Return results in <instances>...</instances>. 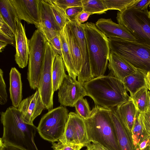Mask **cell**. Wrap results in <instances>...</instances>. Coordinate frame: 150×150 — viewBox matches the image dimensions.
I'll return each instance as SVG.
<instances>
[{"label":"cell","mask_w":150,"mask_h":150,"mask_svg":"<svg viewBox=\"0 0 150 150\" xmlns=\"http://www.w3.org/2000/svg\"><path fill=\"white\" fill-rule=\"evenodd\" d=\"M88 50L90 63L93 78L104 76L110 52L108 38L95 24H83Z\"/></svg>","instance_id":"277c9868"},{"label":"cell","mask_w":150,"mask_h":150,"mask_svg":"<svg viewBox=\"0 0 150 150\" xmlns=\"http://www.w3.org/2000/svg\"><path fill=\"white\" fill-rule=\"evenodd\" d=\"M115 109L122 121L132 132L137 112V110L132 100L131 99L116 108Z\"/></svg>","instance_id":"44dd1931"},{"label":"cell","mask_w":150,"mask_h":150,"mask_svg":"<svg viewBox=\"0 0 150 150\" xmlns=\"http://www.w3.org/2000/svg\"><path fill=\"white\" fill-rule=\"evenodd\" d=\"M17 108L21 114L24 122L33 125L34 120L40 115L46 108L37 90L31 96L22 100Z\"/></svg>","instance_id":"4fadbf2b"},{"label":"cell","mask_w":150,"mask_h":150,"mask_svg":"<svg viewBox=\"0 0 150 150\" xmlns=\"http://www.w3.org/2000/svg\"><path fill=\"white\" fill-rule=\"evenodd\" d=\"M88 150V149H86V150Z\"/></svg>","instance_id":"f5cc1de1"},{"label":"cell","mask_w":150,"mask_h":150,"mask_svg":"<svg viewBox=\"0 0 150 150\" xmlns=\"http://www.w3.org/2000/svg\"><path fill=\"white\" fill-rule=\"evenodd\" d=\"M138 0H103L108 10H116L122 11L132 6Z\"/></svg>","instance_id":"d6a6232c"},{"label":"cell","mask_w":150,"mask_h":150,"mask_svg":"<svg viewBox=\"0 0 150 150\" xmlns=\"http://www.w3.org/2000/svg\"><path fill=\"white\" fill-rule=\"evenodd\" d=\"M65 66L61 56L57 54L52 66V76L54 92L58 90L65 76Z\"/></svg>","instance_id":"d4e9b609"},{"label":"cell","mask_w":150,"mask_h":150,"mask_svg":"<svg viewBox=\"0 0 150 150\" xmlns=\"http://www.w3.org/2000/svg\"><path fill=\"white\" fill-rule=\"evenodd\" d=\"M55 19L60 29L62 30L70 21L65 11L59 7L54 0H49Z\"/></svg>","instance_id":"1f68e13d"},{"label":"cell","mask_w":150,"mask_h":150,"mask_svg":"<svg viewBox=\"0 0 150 150\" xmlns=\"http://www.w3.org/2000/svg\"><path fill=\"white\" fill-rule=\"evenodd\" d=\"M3 70L0 69V104L4 105L7 101L8 95L6 91V86L3 77Z\"/></svg>","instance_id":"8d00e7d4"},{"label":"cell","mask_w":150,"mask_h":150,"mask_svg":"<svg viewBox=\"0 0 150 150\" xmlns=\"http://www.w3.org/2000/svg\"><path fill=\"white\" fill-rule=\"evenodd\" d=\"M16 53L15 59L18 67L23 68L28 62L29 40L26 37L24 27L18 19L15 32Z\"/></svg>","instance_id":"9a60e30c"},{"label":"cell","mask_w":150,"mask_h":150,"mask_svg":"<svg viewBox=\"0 0 150 150\" xmlns=\"http://www.w3.org/2000/svg\"><path fill=\"white\" fill-rule=\"evenodd\" d=\"M132 132L133 144L137 150L139 143L149 135L145 127L142 114L137 110Z\"/></svg>","instance_id":"484cf974"},{"label":"cell","mask_w":150,"mask_h":150,"mask_svg":"<svg viewBox=\"0 0 150 150\" xmlns=\"http://www.w3.org/2000/svg\"><path fill=\"white\" fill-rule=\"evenodd\" d=\"M62 58L68 75L75 79L78 76L73 61L67 38L66 25L60 32Z\"/></svg>","instance_id":"ffe728a7"},{"label":"cell","mask_w":150,"mask_h":150,"mask_svg":"<svg viewBox=\"0 0 150 150\" xmlns=\"http://www.w3.org/2000/svg\"><path fill=\"white\" fill-rule=\"evenodd\" d=\"M40 23L37 29L48 42L62 30L55 19L49 0H39Z\"/></svg>","instance_id":"7c38bea8"},{"label":"cell","mask_w":150,"mask_h":150,"mask_svg":"<svg viewBox=\"0 0 150 150\" xmlns=\"http://www.w3.org/2000/svg\"><path fill=\"white\" fill-rule=\"evenodd\" d=\"M73 117L77 144H82L84 146L91 143L86 133L84 119L76 112H72Z\"/></svg>","instance_id":"4316f807"},{"label":"cell","mask_w":150,"mask_h":150,"mask_svg":"<svg viewBox=\"0 0 150 150\" xmlns=\"http://www.w3.org/2000/svg\"><path fill=\"white\" fill-rule=\"evenodd\" d=\"M146 87L150 91V71L148 72L145 76Z\"/></svg>","instance_id":"f6af8a7d"},{"label":"cell","mask_w":150,"mask_h":150,"mask_svg":"<svg viewBox=\"0 0 150 150\" xmlns=\"http://www.w3.org/2000/svg\"><path fill=\"white\" fill-rule=\"evenodd\" d=\"M17 13L18 19L38 28L40 23L39 0H10Z\"/></svg>","instance_id":"5bb4252c"},{"label":"cell","mask_w":150,"mask_h":150,"mask_svg":"<svg viewBox=\"0 0 150 150\" xmlns=\"http://www.w3.org/2000/svg\"><path fill=\"white\" fill-rule=\"evenodd\" d=\"M142 114L145 129L147 132L150 135V110H147Z\"/></svg>","instance_id":"b9f144b4"},{"label":"cell","mask_w":150,"mask_h":150,"mask_svg":"<svg viewBox=\"0 0 150 150\" xmlns=\"http://www.w3.org/2000/svg\"><path fill=\"white\" fill-rule=\"evenodd\" d=\"M149 7L150 8V5H149Z\"/></svg>","instance_id":"816d5d0a"},{"label":"cell","mask_w":150,"mask_h":150,"mask_svg":"<svg viewBox=\"0 0 150 150\" xmlns=\"http://www.w3.org/2000/svg\"><path fill=\"white\" fill-rule=\"evenodd\" d=\"M115 108L110 110V112L120 146L122 150H135L132 133L118 116Z\"/></svg>","instance_id":"e0dca14e"},{"label":"cell","mask_w":150,"mask_h":150,"mask_svg":"<svg viewBox=\"0 0 150 150\" xmlns=\"http://www.w3.org/2000/svg\"><path fill=\"white\" fill-rule=\"evenodd\" d=\"M147 108V110H150V91H149L148 94Z\"/></svg>","instance_id":"7dc6e473"},{"label":"cell","mask_w":150,"mask_h":150,"mask_svg":"<svg viewBox=\"0 0 150 150\" xmlns=\"http://www.w3.org/2000/svg\"><path fill=\"white\" fill-rule=\"evenodd\" d=\"M150 4V0H138L132 6L137 10L144 11L148 10V7Z\"/></svg>","instance_id":"ab89813d"},{"label":"cell","mask_w":150,"mask_h":150,"mask_svg":"<svg viewBox=\"0 0 150 150\" xmlns=\"http://www.w3.org/2000/svg\"><path fill=\"white\" fill-rule=\"evenodd\" d=\"M88 139L108 150H122L110 112L96 105L84 120Z\"/></svg>","instance_id":"3957f363"},{"label":"cell","mask_w":150,"mask_h":150,"mask_svg":"<svg viewBox=\"0 0 150 150\" xmlns=\"http://www.w3.org/2000/svg\"><path fill=\"white\" fill-rule=\"evenodd\" d=\"M91 145L95 150H108L96 143H93Z\"/></svg>","instance_id":"bcb514c9"},{"label":"cell","mask_w":150,"mask_h":150,"mask_svg":"<svg viewBox=\"0 0 150 150\" xmlns=\"http://www.w3.org/2000/svg\"><path fill=\"white\" fill-rule=\"evenodd\" d=\"M80 49L82 57L81 70L77 76L78 81L82 83L93 79L90 63L87 41L83 24L74 20L68 23Z\"/></svg>","instance_id":"30bf717a"},{"label":"cell","mask_w":150,"mask_h":150,"mask_svg":"<svg viewBox=\"0 0 150 150\" xmlns=\"http://www.w3.org/2000/svg\"><path fill=\"white\" fill-rule=\"evenodd\" d=\"M9 91L13 106L18 108L22 98V85L21 74L14 67L9 73Z\"/></svg>","instance_id":"d6986e66"},{"label":"cell","mask_w":150,"mask_h":150,"mask_svg":"<svg viewBox=\"0 0 150 150\" xmlns=\"http://www.w3.org/2000/svg\"><path fill=\"white\" fill-rule=\"evenodd\" d=\"M83 10L82 6H74L66 9V14L70 21L75 20L76 16Z\"/></svg>","instance_id":"f35d334b"},{"label":"cell","mask_w":150,"mask_h":150,"mask_svg":"<svg viewBox=\"0 0 150 150\" xmlns=\"http://www.w3.org/2000/svg\"><path fill=\"white\" fill-rule=\"evenodd\" d=\"M7 44V43L0 42V51L1 52H2Z\"/></svg>","instance_id":"c3c4849f"},{"label":"cell","mask_w":150,"mask_h":150,"mask_svg":"<svg viewBox=\"0 0 150 150\" xmlns=\"http://www.w3.org/2000/svg\"><path fill=\"white\" fill-rule=\"evenodd\" d=\"M60 8L65 11L68 8L74 6H82V0H54Z\"/></svg>","instance_id":"d590c367"},{"label":"cell","mask_w":150,"mask_h":150,"mask_svg":"<svg viewBox=\"0 0 150 150\" xmlns=\"http://www.w3.org/2000/svg\"><path fill=\"white\" fill-rule=\"evenodd\" d=\"M149 16L150 17V11H149Z\"/></svg>","instance_id":"f907efd6"},{"label":"cell","mask_w":150,"mask_h":150,"mask_svg":"<svg viewBox=\"0 0 150 150\" xmlns=\"http://www.w3.org/2000/svg\"><path fill=\"white\" fill-rule=\"evenodd\" d=\"M76 113L84 120L88 118L91 115V110L86 99L83 97L78 100L74 105Z\"/></svg>","instance_id":"836d02e7"},{"label":"cell","mask_w":150,"mask_h":150,"mask_svg":"<svg viewBox=\"0 0 150 150\" xmlns=\"http://www.w3.org/2000/svg\"><path fill=\"white\" fill-rule=\"evenodd\" d=\"M91 15V13L83 10L76 16L75 19L79 23H82L87 21Z\"/></svg>","instance_id":"7bdbcfd3"},{"label":"cell","mask_w":150,"mask_h":150,"mask_svg":"<svg viewBox=\"0 0 150 150\" xmlns=\"http://www.w3.org/2000/svg\"><path fill=\"white\" fill-rule=\"evenodd\" d=\"M0 150H26L21 147L6 143L0 139Z\"/></svg>","instance_id":"ee69618b"},{"label":"cell","mask_w":150,"mask_h":150,"mask_svg":"<svg viewBox=\"0 0 150 150\" xmlns=\"http://www.w3.org/2000/svg\"><path fill=\"white\" fill-rule=\"evenodd\" d=\"M1 115L3 133L0 139L3 142L26 150H39L34 139L37 127L24 122L17 108L10 106Z\"/></svg>","instance_id":"7a4b0ae2"},{"label":"cell","mask_w":150,"mask_h":150,"mask_svg":"<svg viewBox=\"0 0 150 150\" xmlns=\"http://www.w3.org/2000/svg\"><path fill=\"white\" fill-rule=\"evenodd\" d=\"M108 67L116 78L123 81L126 76L134 73L136 69L120 56L110 51Z\"/></svg>","instance_id":"ac0fdd59"},{"label":"cell","mask_w":150,"mask_h":150,"mask_svg":"<svg viewBox=\"0 0 150 150\" xmlns=\"http://www.w3.org/2000/svg\"><path fill=\"white\" fill-rule=\"evenodd\" d=\"M0 14L15 33L16 20L18 19L16 11L10 0H0Z\"/></svg>","instance_id":"cb8c5ba5"},{"label":"cell","mask_w":150,"mask_h":150,"mask_svg":"<svg viewBox=\"0 0 150 150\" xmlns=\"http://www.w3.org/2000/svg\"><path fill=\"white\" fill-rule=\"evenodd\" d=\"M69 113L65 107L60 106L44 115L37 127L40 137L52 143L58 142L64 133Z\"/></svg>","instance_id":"52a82bcc"},{"label":"cell","mask_w":150,"mask_h":150,"mask_svg":"<svg viewBox=\"0 0 150 150\" xmlns=\"http://www.w3.org/2000/svg\"><path fill=\"white\" fill-rule=\"evenodd\" d=\"M57 54L47 41L42 66L38 90L46 109L49 111L53 109V90L52 70L54 62Z\"/></svg>","instance_id":"9c48e42d"},{"label":"cell","mask_w":150,"mask_h":150,"mask_svg":"<svg viewBox=\"0 0 150 150\" xmlns=\"http://www.w3.org/2000/svg\"><path fill=\"white\" fill-rule=\"evenodd\" d=\"M116 18L118 24L134 37L136 42L150 46V17L148 10L140 11L131 7L118 11Z\"/></svg>","instance_id":"8992f818"},{"label":"cell","mask_w":150,"mask_h":150,"mask_svg":"<svg viewBox=\"0 0 150 150\" xmlns=\"http://www.w3.org/2000/svg\"><path fill=\"white\" fill-rule=\"evenodd\" d=\"M83 10L91 13H105L108 9L103 0H82Z\"/></svg>","instance_id":"4dcf8cb0"},{"label":"cell","mask_w":150,"mask_h":150,"mask_svg":"<svg viewBox=\"0 0 150 150\" xmlns=\"http://www.w3.org/2000/svg\"><path fill=\"white\" fill-rule=\"evenodd\" d=\"M68 40L71 57L76 72L78 74L81 71L82 64L81 51L75 37L68 23L66 25Z\"/></svg>","instance_id":"603a6c76"},{"label":"cell","mask_w":150,"mask_h":150,"mask_svg":"<svg viewBox=\"0 0 150 150\" xmlns=\"http://www.w3.org/2000/svg\"><path fill=\"white\" fill-rule=\"evenodd\" d=\"M0 42L16 46L15 33L0 14Z\"/></svg>","instance_id":"f1b7e54d"},{"label":"cell","mask_w":150,"mask_h":150,"mask_svg":"<svg viewBox=\"0 0 150 150\" xmlns=\"http://www.w3.org/2000/svg\"><path fill=\"white\" fill-rule=\"evenodd\" d=\"M137 150H150V135L139 143Z\"/></svg>","instance_id":"60d3db41"},{"label":"cell","mask_w":150,"mask_h":150,"mask_svg":"<svg viewBox=\"0 0 150 150\" xmlns=\"http://www.w3.org/2000/svg\"><path fill=\"white\" fill-rule=\"evenodd\" d=\"M59 141L64 144H77L75 126L71 112L69 113L68 119L64 133Z\"/></svg>","instance_id":"83f0119b"},{"label":"cell","mask_w":150,"mask_h":150,"mask_svg":"<svg viewBox=\"0 0 150 150\" xmlns=\"http://www.w3.org/2000/svg\"><path fill=\"white\" fill-rule=\"evenodd\" d=\"M85 96L87 94L83 83L67 74L58 90V100L61 106L74 107L78 100Z\"/></svg>","instance_id":"8fae6325"},{"label":"cell","mask_w":150,"mask_h":150,"mask_svg":"<svg viewBox=\"0 0 150 150\" xmlns=\"http://www.w3.org/2000/svg\"><path fill=\"white\" fill-rule=\"evenodd\" d=\"M95 25L98 28L107 38H117L136 41L133 35L122 25L113 22L111 19L101 18Z\"/></svg>","instance_id":"2e32d148"},{"label":"cell","mask_w":150,"mask_h":150,"mask_svg":"<svg viewBox=\"0 0 150 150\" xmlns=\"http://www.w3.org/2000/svg\"><path fill=\"white\" fill-rule=\"evenodd\" d=\"M47 40L38 29L29 40V55L27 79L30 88H38Z\"/></svg>","instance_id":"ba28073f"},{"label":"cell","mask_w":150,"mask_h":150,"mask_svg":"<svg viewBox=\"0 0 150 150\" xmlns=\"http://www.w3.org/2000/svg\"><path fill=\"white\" fill-rule=\"evenodd\" d=\"M87 149L88 150H95L94 149L91 145V143L89 144L86 146Z\"/></svg>","instance_id":"681fc988"},{"label":"cell","mask_w":150,"mask_h":150,"mask_svg":"<svg viewBox=\"0 0 150 150\" xmlns=\"http://www.w3.org/2000/svg\"><path fill=\"white\" fill-rule=\"evenodd\" d=\"M108 40L110 51L135 69L146 73L150 71V46L117 38Z\"/></svg>","instance_id":"5b68a950"},{"label":"cell","mask_w":150,"mask_h":150,"mask_svg":"<svg viewBox=\"0 0 150 150\" xmlns=\"http://www.w3.org/2000/svg\"><path fill=\"white\" fill-rule=\"evenodd\" d=\"M83 85L87 96L95 105L106 109L112 110L131 99L123 82L111 73L93 78Z\"/></svg>","instance_id":"6da1fadb"},{"label":"cell","mask_w":150,"mask_h":150,"mask_svg":"<svg viewBox=\"0 0 150 150\" xmlns=\"http://www.w3.org/2000/svg\"><path fill=\"white\" fill-rule=\"evenodd\" d=\"M49 42L57 54L62 57V45L60 34L54 36Z\"/></svg>","instance_id":"74e56055"},{"label":"cell","mask_w":150,"mask_h":150,"mask_svg":"<svg viewBox=\"0 0 150 150\" xmlns=\"http://www.w3.org/2000/svg\"><path fill=\"white\" fill-rule=\"evenodd\" d=\"M148 92V89L146 87H144L130 97L137 110L142 114L145 113L147 110Z\"/></svg>","instance_id":"f546056e"},{"label":"cell","mask_w":150,"mask_h":150,"mask_svg":"<svg viewBox=\"0 0 150 150\" xmlns=\"http://www.w3.org/2000/svg\"><path fill=\"white\" fill-rule=\"evenodd\" d=\"M147 73L136 69L135 72L126 77L123 82L127 90L130 94V97L133 96L142 88L146 87L145 77Z\"/></svg>","instance_id":"7402d4cb"},{"label":"cell","mask_w":150,"mask_h":150,"mask_svg":"<svg viewBox=\"0 0 150 150\" xmlns=\"http://www.w3.org/2000/svg\"><path fill=\"white\" fill-rule=\"evenodd\" d=\"M83 145L80 144H63L59 141L57 143H52V147L53 150H80Z\"/></svg>","instance_id":"e575fe53"}]
</instances>
